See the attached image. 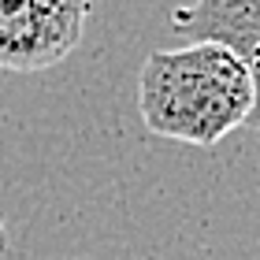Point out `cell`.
<instances>
[{
	"instance_id": "obj_1",
	"label": "cell",
	"mask_w": 260,
	"mask_h": 260,
	"mask_svg": "<svg viewBox=\"0 0 260 260\" xmlns=\"http://www.w3.org/2000/svg\"><path fill=\"white\" fill-rule=\"evenodd\" d=\"M253 78L223 45L190 41L156 49L138 75V112L149 134L182 145H219L245 126Z\"/></svg>"
},
{
	"instance_id": "obj_2",
	"label": "cell",
	"mask_w": 260,
	"mask_h": 260,
	"mask_svg": "<svg viewBox=\"0 0 260 260\" xmlns=\"http://www.w3.org/2000/svg\"><path fill=\"white\" fill-rule=\"evenodd\" d=\"M93 0H0V71L34 75L82 45Z\"/></svg>"
},
{
	"instance_id": "obj_3",
	"label": "cell",
	"mask_w": 260,
	"mask_h": 260,
	"mask_svg": "<svg viewBox=\"0 0 260 260\" xmlns=\"http://www.w3.org/2000/svg\"><path fill=\"white\" fill-rule=\"evenodd\" d=\"M171 30L186 41L223 45L253 78L245 126L260 134V0H193L171 11Z\"/></svg>"
},
{
	"instance_id": "obj_4",
	"label": "cell",
	"mask_w": 260,
	"mask_h": 260,
	"mask_svg": "<svg viewBox=\"0 0 260 260\" xmlns=\"http://www.w3.org/2000/svg\"><path fill=\"white\" fill-rule=\"evenodd\" d=\"M8 249V227H4V216H0V253Z\"/></svg>"
}]
</instances>
